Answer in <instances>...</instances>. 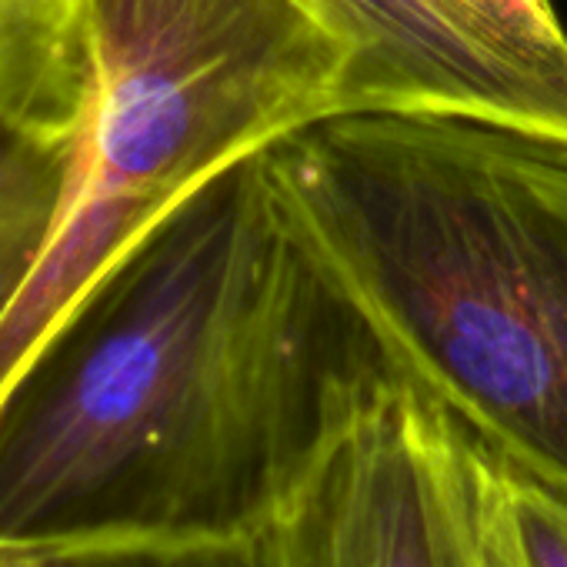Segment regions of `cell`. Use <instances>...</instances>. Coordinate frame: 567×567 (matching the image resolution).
<instances>
[{
    "mask_svg": "<svg viewBox=\"0 0 567 567\" xmlns=\"http://www.w3.org/2000/svg\"><path fill=\"white\" fill-rule=\"evenodd\" d=\"M371 354L264 151L124 250L0 391V547L264 530Z\"/></svg>",
    "mask_w": 567,
    "mask_h": 567,
    "instance_id": "obj_1",
    "label": "cell"
},
{
    "mask_svg": "<svg viewBox=\"0 0 567 567\" xmlns=\"http://www.w3.org/2000/svg\"><path fill=\"white\" fill-rule=\"evenodd\" d=\"M264 157L284 224L378 354L567 487V137L338 114Z\"/></svg>",
    "mask_w": 567,
    "mask_h": 567,
    "instance_id": "obj_2",
    "label": "cell"
},
{
    "mask_svg": "<svg viewBox=\"0 0 567 567\" xmlns=\"http://www.w3.org/2000/svg\"><path fill=\"white\" fill-rule=\"evenodd\" d=\"M348 64L295 0H91L87 107L51 244L0 324V391L184 197L344 114Z\"/></svg>",
    "mask_w": 567,
    "mask_h": 567,
    "instance_id": "obj_3",
    "label": "cell"
},
{
    "mask_svg": "<svg viewBox=\"0 0 567 567\" xmlns=\"http://www.w3.org/2000/svg\"><path fill=\"white\" fill-rule=\"evenodd\" d=\"M267 534L277 567H484L477 441L371 344Z\"/></svg>",
    "mask_w": 567,
    "mask_h": 567,
    "instance_id": "obj_4",
    "label": "cell"
},
{
    "mask_svg": "<svg viewBox=\"0 0 567 567\" xmlns=\"http://www.w3.org/2000/svg\"><path fill=\"white\" fill-rule=\"evenodd\" d=\"M351 58L344 114H437L564 134L554 104L434 0H295Z\"/></svg>",
    "mask_w": 567,
    "mask_h": 567,
    "instance_id": "obj_5",
    "label": "cell"
},
{
    "mask_svg": "<svg viewBox=\"0 0 567 567\" xmlns=\"http://www.w3.org/2000/svg\"><path fill=\"white\" fill-rule=\"evenodd\" d=\"M91 91V0H0V114L78 134Z\"/></svg>",
    "mask_w": 567,
    "mask_h": 567,
    "instance_id": "obj_6",
    "label": "cell"
},
{
    "mask_svg": "<svg viewBox=\"0 0 567 567\" xmlns=\"http://www.w3.org/2000/svg\"><path fill=\"white\" fill-rule=\"evenodd\" d=\"M74 137L0 114V324L28 291L58 227Z\"/></svg>",
    "mask_w": 567,
    "mask_h": 567,
    "instance_id": "obj_7",
    "label": "cell"
},
{
    "mask_svg": "<svg viewBox=\"0 0 567 567\" xmlns=\"http://www.w3.org/2000/svg\"><path fill=\"white\" fill-rule=\"evenodd\" d=\"M477 520L484 567H567V487L511 464L481 441Z\"/></svg>",
    "mask_w": 567,
    "mask_h": 567,
    "instance_id": "obj_8",
    "label": "cell"
},
{
    "mask_svg": "<svg viewBox=\"0 0 567 567\" xmlns=\"http://www.w3.org/2000/svg\"><path fill=\"white\" fill-rule=\"evenodd\" d=\"M491 58L537 87L567 131V31L554 0H434Z\"/></svg>",
    "mask_w": 567,
    "mask_h": 567,
    "instance_id": "obj_9",
    "label": "cell"
},
{
    "mask_svg": "<svg viewBox=\"0 0 567 567\" xmlns=\"http://www.w3.org/2000/svg\"><path fill=\"white\" fill-rule=\"evenodd\" d=\"M0 567H277V557L264 527L234 537H127L0 547Z\"/></svg>",
    "mask_w": 567,
    "mask_h": 567,
    "instance_id": "obj_10",
    "label": "cell"
}]
</instances>
